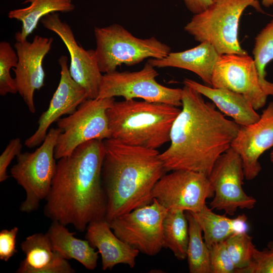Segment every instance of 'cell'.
I'll use <instances>...</instances> for the list:
<instances>
[{"instance_id":"cell-1","label":"cell","mask_w":273,"mask_h":273,"mask_svg":"<svg viewBox=\"0 0 273 273\" xmlns=\"http://www.w3.org/2000/svg\"><path fill=\"white\" fill-rule=\"evenodd\" d=\"M181 107L171 127L170 146L160 153V158L167 172L187 170L208 176L218 158L231 147L241 126L185 85Z\"/></svg>"},{"instance_id":"cell-2","label":"cell","mask_w":273,"mask_h":273,"mask_svg":"<svg viewBox=\"0 0 273 273\" xmlns=\"http://www.w3.org/2000/svg\"><path fill=\"white\" fill-rule=\"evenodd\" d=\"M103 141L78 146L59 159L43 213L52 221L86 231L92 222L106 219L107 201L102 183Z\"/></svg>"},{"instance_id":"cell-3","label":"cell","mask_w":273,"mask_h":273,"mask_svg":"<svg viewBox=\"0 0 273 273\" xmlns=\"http://www.w3.org/2000/svg\"><path fill=\"white\" fill-rule=\"evenodd\" d=\"M102 183L107 201L106 220L150 204L157 182L167 172L157 150L103 141Z\"/></svg>"},{"instance_id":"cell-4","label":"cell","mask_w":273,"mask_h":273,"mask_svg":"<svg viewBox=\"0 0 273 273\" xmlns=\"http://www.w3.org/2000/svg\"><path fill=\"white\" fill-rule=\"evenodd\" d=\"M180 111L166 104L137 101L116 102L107 115L111 138L123 144L157 150L170 142L173 123Z\"/></svg>"},{"instance_id":"cell-5","label":"cell","mask_w":273,"mask_h":273,"mask_svg":"<svg viewBox=\"0 0 273 273\" xmlns=\"http://www.w3.org/2000/svg\"><path fill=\"white\" fill-rule=\"evenodd\" d=\"M257 0H213L204 11L194 15L184 30L200 42H208L220 55L247 54L238 39L240 19L249 6L257 8Z\"/></svg>"},{"instance_id":"cell-6","label":"cell","mask_w":273,"mask_h":273,"mask_svg":"<svg viewBox=\"0 0 273 273\" xmlns=\"http://www.w3.org/2000/svg\"><path fill=\"white\" fill-rule=\"evenodd\" d=\"M96 58L102 73L116 70L122 64L132 66L145 59H160L171 52V48L155 37L140 38L121 25L113 24L95 27Z\"/></svg>"},{"instance_id":"cell-7","label":"cell","mask_w":273,"mask_h":273,"mask_svg":"<svg viewBox=\"0 0 273 273\" xmlns=\"http://www.w3.org/2000/svg\"><path fill=\"white\" fill-rule=\"evenodd\" d=\"M61 132L58 127L50 128L34 151L21 153L16 157L11 175L25 192V199L20 207L22 212L36 210L50 192L57 167L55 148Z\"/></svg>"},{"instance_id":"cell-8","label":"cell","mask_w":273,"mask_h":273,"mask_svg":"<svg viewBox=\"0 0 273 273\" xmlns=\"http://www.w3.org/2000/svg\"><path fill=\"white\" fill-rule=\"evenodd\" d=\"M115 101L114 98L87 99L73 113L60 118L57 123L61 132L55 148L56 159L70 155L86 142L111 138L107 111Z\"/></svg>"},{"instance_id":"cell-9","label":"cell","mask_w":273,"mask_h":273,"mask_svg":"<svg viewBox=\"0 0 273 273\" xmlns=\"http://www.w3.org/2000/svg\"><path fill=\"white\" fill-rule=\"evenodd\" d=\"M159 74L155 67L147 62L140 70L119 72L103 75L97 98L121 97L125 100L144 101L181 106L182 88H171L156 79Z\"/></svg>"},{"instance_id":"cell-10","label":"cell","mask_w":273,"mask_h":273,"mask_svg":"<svg viewBox=\"0 0 273 273\" xmlns=\"http://www.w3.org/2000/svg\"><path fill=\"white\" fill-rule=\"evenodd\" d=\"M211 86L243 95L256 110L273 96V82L260 77L254 59L248 54L221 55L213 69Z\"/></svg>"},{"instance_id":"cell-11","label":"cell","mask_w":273,"mask_h":273,"mask_svg":"<svg viewBox=\"0 0 273 273\" xmlns=\"http://www.w3.org/2000/svg\"><path fill=\"white\" fill-rule=\"evenodd\" d=\"M167 210L153 199L111 221L110 227L122 241L146 255L158 254L163 248V221Z\"/></svg>"},{"instance_id":"cell-12","label":"cell","mask_w":273,"mask_h":273,"mask_svg":"<svg viewBox=\"0 0 273 273\" xmlns=\"http://www.w3.org/2000/svg\"><path fill=\"white\" fill-rule=\"evenodd\" d=\"M214 196V190L207 175L191 170H177L165 173L152 191L153 199L167 211L181 210L196 213Z\"/></svg>"},{"instance_id":"cell-13","label":"cell","mask_w":273,"mask_h":273,"mask_svg":"<svg viewBox=\"0 0 273 273\" xmlns=\"http://www.w3.org/2000/svg\"><path fill=\"white\" fill-rule=\"evenodd\" d=\"M208 177L214 190L211 209L233 215L238 209L250 210L255 207V198L243 188L245 176L242 160L232 148L218 158Z\"/></svg>"},{"instance_id":"cell-14","label":"cell","mask_w":273,"mask_h":273,"mask_svg":"<svg viewBox=\"0 0 273 273\" xmlns=\"http://www.w3.org/2000/svg\"><path fill=\"white\" fill-rule=\"evenodd\" d=\"M43 26L58 35L66 46L70 56L69 68L71 76L86 90L88 99L98 97L103 74L101 72L94 50H85L76 41L71 27L61 20L57 13L44 16Z\"/></svg>"},{"instance_id":"cell-15","label":"cell","mask_w":273,"mask_h":273,"mask_svg":"<svg viewBox=\"0 0 273 273\" xmlns=\"http://www.w3.org/2000/svg\"><path fill=\"white\" fill-rule=\"evenodd\" d=\"M53 38L35 35L32 41H17L14 44L18 56L15 75L18 93L30 113L36 112L34 95L44 85L45 73L43 60L52 48Z\"/></svg>"},{"instance_id":"cell-16","label":"cell","mask_w":273,"mask_h":273,"mask_svg":"<svg viewBox=\"0 0 273 273\" xmlns=\"http://www.w3.org/2000/svg\"><path fill=\"white\" fill-rule=\"evenodd\" d=\"M61 76L58 87L50 102L48 109L40 116L38 127L34 133L27 138L24 145L32 148L39 146L44 141L50 126L64 115H70L88 99L85 89L77 83L70 75L68 58L62 55L58 59Z\"/></svg>"},{"instance_id":"cell-17","label":"cell","mask_w":273,"mask_h":273,"mask_svg":"<svg viewBox=\"0 0 273 273\" xmlns=\"http://www.w3.org/2000/svg\"><path fill=\"white\" fill-rule=\"evenodd\" d=\"M273 147V102L263 109L259 119L253 123L241 126L231 148L242 160L245 178L254 179L261 170L260 157Z\"/></svg>"},{"instance_id":"cell-18","label":"cell","mask_w":273,"mask_h":273,"mask_svg":"<svg viewBox=\"0 0 273 273\" xmlns=\"http://www.w3.org/2000/svg\"><path fill=\"white\" fill-rule=\"evenodd\" d=\"M86 231L85 239L101 255L103 270L118 264L134 267L140 252L118 238L106 219L90 222Z\"/></svg>"},{"instance_id":"cell-19","label":"cell","mask_w":273,"mask_h":273,"mask_svg":"<svg viewBox=\"0 0 273 273\" xmlns=\"http://www.w3.org/2000/svg\"><path fill=\"white\" fill-rule=\"evenodd\" d=\"M25 257L17 273H73L75 270L66 260L54 250L47 233H35L20 244Z\"/></svg>"},{"instance_id":"cell-20","label":"cell","mask_w":273,"mask_h":273,"mask_svg":"<svg viewBox=\"0 0 273 273\" xmlns=\"http://www.w3.org/2000/svg\"><path fill=\"white\" fill-rule=\"evenodd\" d=\"M220 56L210 43L205 41L184 51L170 52L162 58L148 59L147 62L155 68L174 67L190 71L211 86L212 72Z\"/></svg>"},{"instance_id":"cell-21","label":"cell","mask_w":273,"mask_h":273,"mask_svg":"<svg viewBox=\"0 0 273 273\" xmlns=\"http://www.w3.org/2000/svg\"><path fill=\"white\" fill-rule=\"evenodd\" d=\"M183 82L210 99L220 112L240 126L253 123L260 117L248 100L241 94L226 88L210 87L189 78H185Z\"/></svg>"},{"instance_id":"cell-22","label":"cell","mask_w":273,"mask_h":273,"mask_svg":"<svg viewBox=\"0 0 273 273\" xmlns=\"http://www.w3.org/2000/svg\"><path fill=\"white\" fill-rule=\"evenodd\" d=\"M47 234L54 250L63 258L76 260L89 270L96 268L99 253L87 240L75 237V233L57 221H52Z\"/></svg>"},{"instance_id":"cell-23","label":"cell","mask_w":273,"mask_h":273,"mask_svg":"<svg viewBox=\"0 0 273 273\" xmlns=\"http://www.w3.org/2000/svg\"><path fill=\"white\" fill-rule=\"evenodd\" d=\"M205 205L199 212H191L200 225L204 240L209 248L213 244L225 241L233 235L247 232V217L243 214L233 218L217 214Z\"/></svg>"},{"instance_id":"cell-24","label":"cell","mask_w":273,"mask_h":273,"mask_svg":"<svg viewBox=\"0 0 273 273\" xmlns=\"http://www.w3.org/2000/svg\"><path fill=\"white\" fill-rule=\"evenodd\" d=\"M30 3L25 8L10 11L8 17L22 23L21 30L15 34L17 41L27 40L28 36L36 28L40 20L52 13L70 12L74 9L72 0H26L23 4Z\"/></svg>"},{"instance_id":"cell-25","label":"cell","mask_w":273,"mask_h":273,"mask_svg":"<svg viewBox=\"0 0 273 273\" xmlns=\"http://www.w3.org/2000/svg\"><path fill=\"white\" fill-rule=\"evenodd\" d=\"M164 248H168L179 260L187 258L189 224L186 212L168 210L163 221Z\"/></svg>"},{"instance_id":"cell-26","label":"cell","mask_w":273,"mask_h":273,"mask_svg":"<svg viewBox=\"0 0 273 273\" xmlns=\"http://www.w3.org/2000/svg\"><path fill=\"white\" fill-rule=\"evenodd\" d=\"M189 224L187 258L190 273H211L210 250L202 236V230L189 211H186Z\"/></svg>"},{"instance_id":"cell-27","label":"cell","mask_w":273,"mask_h":273,"mask_svg":"<svg viewBox=\"0 0 273 273\" xmlns=\"http://www.w3.org/2000/svg\"><path fill=\"white\" fill-rule=\"evenodd\" d=\"M225 242L236 268V273L251 264L256 247L252 242V238L247 232L235 234L228 238Z\"/></svg>"},{"instance_id":"cell-28","label":"cell","mask_w":273,"mask_h":273,"mask_svg":"<svg viewBox=\"0 0 273 273\" xmlns=\"http://www.w3.org/2000/svg\"><path fill=\"white\" fill-rule=\"evenodd\" d=\"M252 53L260 77L266 80L265 67L273 60V19L255 37Z\"/></svg>"},{"instance_id":"cell-29","label":"cell","mask_w":273,"mask_h":273,"mask_svg":"<svg viewBox=\"0 0 273 273\" xmlns=\"http://www.w3.org/2000/svg\"><path fill=\"white\" fill-rule=\"evenodd\" d=\"M18 58L9 42H0V95L4 96L8 94H14L18 92L15 78L10 73L11 69L15 68Z\"/></svg>"},{"instance_id":"cell-30","label":"cell","mask_w":273,"mask_h":273,"mask_svg":"<svg viewBox=\"0 0 273 273\" xmlns=\"http://www.w3.org/2000/svg\"><path fill=\"white\" fill-rule=\"evenodd\" d=\"M209 250L211 273H236V268L225 241L213 244Z\"/></svg>"},{"instance_id":"cell-31","label":"cell","mask_w":273,"mask_h":273,"mask_svg":"<svg viewBox=\"0 0 273 273\" xmlns=\"http://www.w3.org/2000/svg\"><path fill=\"white\" fill-rule=\"evenodd\" d=\"M237 273H273V241L261 250L255 248L251 264Z\"/></svg>"},{"instance_id":"cell-32","label":"cell","mask_w":273,"mask_h":273,"mask_svg":"<svg viewBox=\"0 0 273 273\" xmlns=\"http://www.w3.org/2000/svg\"><path fill=\"white\" fill-rule=\"evenodd\" d=\"M22 144L19 138L9 141L6 148L0 156V182L6 180L9 177L7 168L12 160L21 153Z\"/></svg>"},{"instance_id":"cell-33","label":"cell","mask_w":273,"mask_h":273,"mask_svg":"<svg viewBox=\"0 0 273 273\" xmlns=\"http://www.w3.org/2000/svg\"><path fill=\"white\" fill-rule=\"evenodd\" d=\"M19 229L15 226L11 230H3L0 232V259L8 261L17 252L16 237Z\"/></svg>"},{"instance_id":"cell-34","label":"cell","mask_w":273,"mask_h":273,"mask_svg":"<svg viewBox=\"0 0 273 273\" xmlns=\"http://www.w3.org/2000/svg\"><path fill=\"white\" fill-rule=\"evenodd\" d=\"M188 10L194 15L199 14L210 6L213 0H181Z\"/></svg>"},{"instance_id":"cell-35","label":"cell","mask_w":273,"mask_h":273,"mask_svg":"<svg viewBox=\"0 0 273 273\" xmlns=\"http://www.w3.org/2000/svg\"><path fill=\"white\" fill-rule=\"evenodd\" d=\"M262 4L265 7H269L273 6V0H261Z\"/></svg>"},{"instance_id":"cell-36","label":"cell","mask_w":273,"mask_h":273,"mask_svg":"<svg viewBox=\"0 0 273 273\" xmlns=\"http://www.w3.org/2000/svg\"><path fill=\"white\" fill-rule=\"evenodd\" d=\"M270 160L273 166V150H271L269 155Z\"/></svg>"}]
</instances>
